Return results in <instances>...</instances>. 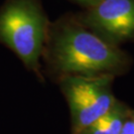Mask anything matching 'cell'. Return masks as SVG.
<instances>
[{"label": "cell", "instance_id": "6da1fadb", "mask_svg": "<svg viewBox=\"0 0 134 134\" xmlns=\"http://www.w3.org/2000/svg\"><path fill=\"white\" fill-rule=\"evenodd\" d=\"M42 58L57 81L65 76L116 77L132 65L127 52L86 28L74 14L51 22Z\"/></svg>", "mask_w": 134, "mask_h": 134}, {"label": "cell", "instance_id": "7a4b0ae2", "mask_svg": "<svg viewBox=\"0 0 134 134\" xmlns=\"http://www.w3.org/2000/svg\"><path fill=\"white\" fill-rule=\"evenodd\" d=\"M50 24L41 0H5L0 5V44L41 81L44 77L40 59Z\"/></svg>", "mask_w": 134, "mask_h": 134}, {"label": "cell", "instance_id": "3957f363", "mask_svg": "<svg viewBox=\"0 0 134 134\" xmlns=\"http://www.w3.org/2000/svg\"><path fill=\"white\" fill-rule=\"evenodd\" d=\"M113 76H65L58 81L71 113L72 134L81 133L113 106Z\"/></svg>", "mask_w": 134, "mask_h": 134}, {"label": "cell", "instance_id": "277c9868", "mask_svg": "<svg viewBox=\"0 0 134 134\" xmlns=\"http://www.w3.org/2000/svg\"><path fill=\"white\" fill-rule=\"evenodd\" d=\"M77 17L86 28L116 46L134 42V0H102Z\"/></svg>", "mask_w": 134, "mask_h": 134}, {"label": "cell", "instance_id": "5b68a950", "mask_svg": "<svg viewBox=\"0 0 134 134\" xmlns=\"http://www.w3.org/2000/svg\"><path fill=\"white\" fill-rule=\"evenodd\" d=\"M129 113L130 109L127 106L116 100L105 114L79 134H120Z\"/></svg>", "mask_w": 134, "mask_h": 134}, {"label": "cell", "instance_id": "8992f818", "mask_svg": "<svg viewBox=\"0 0 134 134\" xmlns=\"http://www.w3.org/2000/svg\"><path fill=\"white\" fill-rule=\"evenodd\" d=\"M120 134H134V122L131 118V116H130V113L129 116L127 117V119L125 120Z\"/></svg>", "mask_w": 134, "mask_h": 134}, {"label": "cell", "instance_id": "52a82bcc", "mask_svg": "<svg viewBox=\"0 0 134 134\" xmlns=\"http://www.w3.org/2000/svg\"><path fill=\"white\" fill-rule=\"evenodd\" d=\"M72 2H75L77 4H80L81 6H83L85 8H90L91 6H94L97 3H99L102 0H70Z\"/></svg>", "mask_w": 134, "mask_h": 134}, {"label": "cell", "instance_id": "ba28073f", "mask_svg": "<svg viewBox=\"0 0 134 134\" xmlns=\"http://www.w3.org/2000/svg\"><path fill=\"white\" fill-rule=\"evenodd\" d=\"M130 116H131V118H132V120H133V122H134V111H130Z\"/></svg>", "mask_w": 134, "mask_h": 134}]
</instances>
